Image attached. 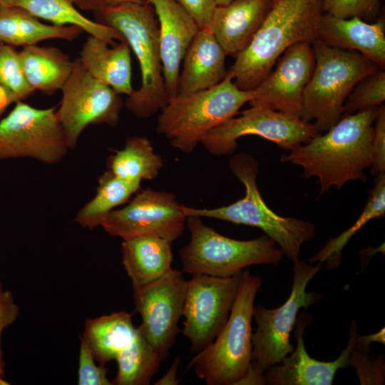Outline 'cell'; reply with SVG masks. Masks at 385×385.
<instances>
[{"label": "cell", "instance_id": "9a60e30c", "mask_svg": "<svg viewBox=\"0 0 385 385\" xmlns=\"http://www.w3.org/2000/svg\"><path fill=\"white\" fill-rule=\"evenodd\" d=\"M182 206L173 193L147 188L123 208L111 211L101 227L123 240L150 236L172 243L185 228L187 217Z\"/></svg>", "mask_w": 385, "mask_h": 385}, {"label": "cell", "instance_id": "9c48e42d", "mask_svg": "<svg viewBox=\"0 0 385 385\" xmlns=\"http://www.w3.org/2000/svg\"><path fill=\"white\" fill-rule=\"evenodd\" d=\"M294 265L292 289L286 302L274 309L261 304L254 307L253 319L257 326L252 336L251 367L262 375L294 350L290 334L299 309H307L321 297L315 292H307V287L322 264L314 265L299 260Z\"/></svg>", "mask_w": 385, "mask_h": 385}, {"label": "cell", "instance_id": "d4e9b609", "mask_svg": "<svg viewBox=\"0 0 385 385\" xmlns=\"http://www.w3.org/2000/svg\"><path fill=\"white\" fill-rule=\"evenodd\" d=\"M20 56L28 83L46 95L61 90L73 68L74 60L54 46H26Z\"/></svg>", "mask_w": 385, "mask_h": 385}, {"label": "cell", "instance_id": "ffe728a7", "mask_svg": "<svg viewBox=\"0 0 385 385\" xmlns=\"http://www.w3.org/2000/svg\"><path fill=\"white\" fill-rule=\"evenodd\" d=\"M274 0H233L217 6L208 29L227 55L236 56L250 42Z\"/></svg>", "mask_w": 385, "mask_h": 385}, {"label": "cell", "instance_id": "f546056e", "mask_svg": "<svg viewBox=\"0 0 385 385\" xmlns=\"http://www.w3.org/2000/svg\"><path fill=\"white\" fill-rule=\"evenodd\" d=\"M118 371L111 381L115 385H148L160 367L161 359L141 331L117 356Z\"/></svg>", "mask_w": 385, "mask_h": 385}, {"label": "cell", "instance_id": "ba28073f", "mask_svg": "<svg viewBox=\"0 0 385 385\" xmlns=\"http://www.w3.org/2000/svg\"><path fill=\"white\" fill-rule=\"evenodd\" d=\"M189 243L179 256L183 272L228 277L255 265H277L284 255L276 242L264 235L239 240L225 237L205 225L200 217L188 216Z\"/></svg>", "mask_w": 385, "mask_h": 385}, {"label": "cell", "instance_id": "7dc6e473", "mask_svg": "<svg viewBox=\"0 0 385 385\" xmlns=\"http://www.w3.org/2000/svg\"><path fill=\"white\" fill-rule=\"evenodd\" d=\"M0 384H9V383L4 380V376L0 375Z\"/></svg>", "mask_w": 385, "mask_h": 385}, {"label": "cell", "instance_id": "484cf974", "mask_svg": "<svg viewBox=\"0 0 385 385\" xmlns=\"http://www.w3.org/2000/svg\"><path fill=\"white\" fill-rule=\"evenodd\" d=\"M136 332L131 314L118 312L87 319L81 339L90 348L96 361L105 365L116 359L131 344Z\"/></svg>", "mask_w": 385, "mask_h": 385}, {"label": "cell", "instance_id": "8d00e7d4", "mask_svg": "<svg viewBox=\"0 0 385 385\" xmlns=\"http://www.w3.org/2000/svg\"><path fill=\"white\" fill-rule=\"evenodd\" d=\"M372 139V163L371 173L376 176L385 173V106L378 107L377 114L374 122Z\"/></svg>", "mask_w": 385, "mask_h": 385}, {"label": "cell", "instance_id": "ee69618b", "mask_svg": "<svg viewBox=\"0 0 385 385\" xmlns=\"http://www.w3.org/2000/svg\"><path fill=\"white\" fill-rule=\"evenodd\" d=\"M149 4V0H103V7L113 6L123 4Z\"/></svg>", "mask_w": 385, "mask_h": 385}, {"label": "cell", "instance_id": "cb8c5ba5", "mask_svg": "<svg viewBox=\"0 0 385 385\" xmlns=\"http://www.w3.org/2000/svg\"><path fill=\"white\" fill-rule=\"evenodd\" d=\"M82 31L75 26L43 24L16 6H0V43L24 48L48 39L73 41Z\"/></svg>", "mask_w": 385, "mask_h": 385}, {"label": "cell", "instance_id": "4fadbf2b", "mask_svg": "<svg viewBox=\"0 0 385 385\" xmlns=\"http://www.w3.org/2000/svg\"><path fill=\"white\" fill-rule=\"evenodd\" d=\"M242 272L228 277L194 274L188 280L181 332L190 341L192 351L206 348L223 329L237 294Z\"/></svg>", "mask_w": 385, "mask_h": 385}, {"label": "cell", "instance_id": "f1b7e54d", "mask_svg": "<svg viewBox=\"0 0 385 385\" xmlns=\"http://www.w3.org/2000/svg\"><path fill=\"white\" fill-rule=\"evenodd\" d=\"M163 165L149 139L141 135L127 138L123 148L112 155L108 162V170L115 176L138 182L155 178Z\"/></svg>", "mask_w": 385, "mask_h": 385}, {"label": "cell", "instance_id": "44dd1931", "mask_svg": "<svg viewBox=\"0 0 385 385\" xmlns=\"http://www.w3.org/2000/svg\"><path fill=\"white\" fill-rule=\"evenodd\" d=\"M226 56L208 27L200 29L183 58L178 94L206 90L220 83L227 73Z\"/></svg>", "mask_w": 385, "mask_h": 385}, {"label": "cell", "instance_id": "8992f818", "mask_svg": "<svg viewBox=\"0 0 385 385\" xmlns=\"http://www.w3.org/2000/svg\"><path fill=\"white\" fill-rule=\"evenodd\" d=\"M252 95V90L240 89L227 72L215 86L171 98L160 110L156 131L173 148L190 153L207 133L236 116Z\"/></svg>", "mask_w": 385, "mask_h": 385}, {"label": "cell", "instance_id": "8fae6325", "mask_svg": "<svg viewBox=\"0 0 385 385\" xmlns=\"http://www.w3.org/2000/svg\"><path fill=\"white\" fill-rule=\"evenodd\" d=\"M319 133L312 123L299 117L264 106H251L240 116L210 130L200 143L212 155H225L235 151L241 137L257 135L289 151Z\"/></svg>", "mask_w": 385, "mask_h": 385}, {"label": "cell", "instance_id": "7bdbcfd3", "mask_svg": "<svg viewBox=\"0 0 385 385\" xmlns=\"http://www.w3.org/2000/svg\"><path fill=\"white\" fill-rule=\"evenodd\" d=\"M75 5L81 9L86 11L101 10L103 7V0H73Z\"/></svg>", "mask_w": 385, "mask_h": 385}, {"label": "cell", "instance_id": "603a6c76", "mask_svg": "<svg viewBox=\"0 0 385 385\" xmlns=\"http://www.w3.org/2000/svg\"><path fill=\"white\" fill-rule=\"evenodd\" d=\"M122 263L133 289L147 284L172 269L171 243L155 237L123 240Z\"/></svg>", "mask_w": 385, "mask_h": 385}, {"label": "cell", "instance_id": "3957f363", "mask_svg": "<svg viewBox=\"0 0 385 385\" xmlns=\"http://www.w3.org/2000/svg\"><path fill=\"white\" fill-rule=\"evenodd\" d=\"M98 22L123 36L138 61L141 83L125 105L137 118H145L169 102L160 53L159 25L150 4H123L98 11Z\"/></svg>", "mask_w": 385, "mask_h": 385}, {"label": "cell", "instance_id": "277c9868", "mask_svg": "<svg viewBox=\"0 0 385 385\" xmlns=\"http://www.w3.org/2000/svg\"><path fill=\"white\" fill-rule=\"evenodd\" d=\"M233 175L243 184L245 196L236 202L213 209H197L183 205L186 217L214 218L261 229L273 240L294 264L299 260L302 245L315 235V226L309 221L276 214L264 201L257 187L259 165L250 154H235L229 161Z\"/></svg>", "mask_w": 385, "mask_h": 385}, {"label": "cell", "instance_id": "b9f144b4", "mask_svg": "<svg viewBox=\"0 0 385 385\" xmlns=\"http://www.w3.org/2000/svg\"><path fill=\"white\" fill-rule=\"evenodd\" d=\"M384 327H382L378 332L365 335L359 336L357 334L356 338V342L357 344L370 347V344L373 342H379L381 344H385V335H384Z\"/></svg>", "mask_w": 385, "mask_h": 385}, {"label": "cell", "instance_id": "7a4b0ae2", "mask_svg": "<svg viewBox=\"0 0 385 385\" xmlns=\"http://www.w3.org/2000/svg\"><path fill=\"white\" fill-rule=\"evenodd\" d=\"M323 0H274L249 44L235 56L227 72L241 90L252 91L272 70L291 46L317 37Z\"/></svg>", "mask_w": 385, "mask_h": 385}, {"label": "cell", "instance_id": "4dcf8cb0", "mask_svg": "<svg viewBox=\"0 0 385 385\" xmlns=\"http://www.w3.org/2000/svg\"><path fill=\"white\" fill-rule=\"evenodd\" d=\"M385 213V173L376 176L366 205L355 222L346 231L335 238L331 239L316 255L309 260V263L324 262L330 267H337L342 258V250L351 237L374 218L382 217Z\"/></svg>", "mask_w": 385, "mask_h": 385}, {"label": "cell", "instance_id": "5bb4252c", "mask_svg": "<svg viewBox=\"0 0 385 385\" xmlns=\"http://www.w3.org/2000/svg\"><path fill=\"white\" fill-rule=\"evenodd\" d=\"M187 283L183 271L172 268L160 278L133 289L134 304L142 319L138 327L161 360L175 342Z\"/></svg>", "mask_w": 385, "mask_h": 385}, {"label": "cell", "instance_id": "ac0fdd59", "mask_svg": "<svg viewBox=\"0 0 385 385\" xmlns=\"http://www.w3.org/2000/svg\"><path fill=\"white\" fill-rule=\"evenodd\" d=\"M149 4L158 21L163 75L170 100L178 95L181 63L200 27L175 0H149Z\"/></svg>", "mask_w": 385, "mask_h": 385}, {"label": "cell", "instance_id": "1f68e13d", "mask_svg": "<svg viewBox=\"0 0 385 385\" xmlns=\"http://www.w3.org/2000/svg\"><path fill=\"white\" fill-rule=\"evenodd\" d=\"M384 101L385 72L379 68L355 86L344 103L343 114L379 107Z\"/></svg>", "mask_w": 385, "mask_h": 385}, {"label": "cell", "instance_id": "f6af8a7d", "mask_svg": "<svg viewBox=\"0 0 385 385\" xmlns=\"http://www.w3.org/2000/svg\"><path fill=\"white\" fill-rule=\"evenodd\" d=\"M16 0H0V6H14Z\"/></svg>", "mask_w": 385, "mask_h": 385}, {"label": "cell", "instance_id": "30bf717a", "mask_svg": "<svg viewBox=\"0 0 385 385\" xmlns=\"http://www.w3.org/2000/svg\"><path fill=\"white\" fill-rule=\"evenodd\" d=\"M68 150L56 106L37 108L18 101L0 120V160L29 158L53 165Z\"/></svg>", "mask_w": 385, "mask_h": 385}, {"label": "cell", "instance_id": "52a82bcc", "mask_svg": "<svg viewBox=\"0 0 385 385\" xmlns=\"http://www.w3.org/2000/svg\"><path fill=\"white\" fill-rule=\"evenodd\" d=\"M312 45L315 63L303 93L302 119L314 120L315 129L322 133L339 120L355 86L379 67L356 51L329 46L317 39Z\"/></svg>", "mask_w": 385, "mask_h": 385}, {"label": "cell", "instance_id": "4316f807", "mask_svg": "<svg viewBox=\"0 0 385 385\" xmlns=\"http://www.w3.org/2000/svg\"><path fill=\"white\" fill-rule=\"evenodd\" d=\"M14 6L54 25L78 26L88 35L109 45H115V40L125 41L121 34L114 28L85 16L78 10L73 0H16Z\"/></svg>", "mask_w": 385, "mask_h": 385}, {"label": "cell", "instance_id": "2e32d148", "mask_svg": "<svg viewBox=\"0 0 385 385\" xmlns=\"http://www.w3.org/2000/svg\"><path fill=\"white\" fill-rule=\"evenodd\" d=\"M312 45L302 42L289 47L275 68L252 90L251 106H264L302 118L303 93L314 67Z\"/></svg>", "mask_w": 385, "mask_h": 385}, {"label": "cell", "instance_id": "e0dca14e", "mask_svg": "<svg viewBox=\"0 0 385 385\" xmlns=\"http://www.w3.org/2000/svg\"><path fill=\"white\" fill-rule=\"evenodd\" d=\"M311 321L305 313H300L296 322L294 335L297 346L280 361L264 373L265 384L269 385H332L337 370L348 364L357 336L354 321L349 330L347 346L334 361H322L312 358L306 351L304 331Z\"/></svg>", "mask_w": 385, "mask_h": 385}, {"label": "cell", "instance_id": "83f0119b", "mask_svg": "<svg viewBox=\"0 0 385 385\" xmlns=\"http://www.w3.org/2000/svg\"><path fill=\"white\" fill-rule=\"evenodd\" d=\"M140 183L122 179L106 170L98 179L96 195L78 211L76 222L89 230L101 226L111 211L128 202L139 190Z\"/></svg>", "mask_w": 385, "mask_h": 385}, {"label": "cell", "instance_id": "60d3db41", "mask_svg": "<svg viewBox=\"0 0 385 385\" xmlns=\"http://www.w3.org/2000/svg\"><path fill=\"white\" fill-rule=\"evenodd\" d=\"M18 101L19 98L11 91L0 83V120L6 108Z\"/></svg>", "mask_w": 385, "mask_h": 385}, {"label": "cell", "instance_id": "e575fe53", "mask_svg": "<svg viewBox=\"0 0 385 385\" xmlns=\"http://www.w3.org/2000/svg\"><path fill=\"white\" fill-rule=\"evenodd\" d=\"M370 347L355 345L351 352L347 366H353L361 384H384V363L369 355Z\"/></svg>", "mask_w": 385, "mask_h": 385}, {"label": "cell", "instance_id": "836d02e7", "mask_svg": "<svg viewBox=\"0 0 385 385\" xmlns=\"http://www.w3.org/2000/svg\"><path fill=\"white\" fill-rule=\"evenodd\" d=\"M381 0H323V12L338 18L357 16L366 21L374 19Z\"/></svg>", "mask_w": 385, "mask_h": 385}, {"label": "cell", "instance_id": "7c38bea8", "mask_svg": "<svg viewBox=\"0 0 385 385\" xmlns=\"http://www.w3.org/2000/svg\"><path fill=\"white\" fill-rule=\"evenodd\" d=\"M61 91L56 113L69 149L76 147L87 126L118 123L123 106L120 95L93 78L78 58L74 60L73 71Z\"/></svg>", "mask_w": 385, "mask_h": 385}, {"label": "cell", "instance_id": "bcb514c9", "mask_svg": "<svg viewBox=\"0 0 385 385\" xmlns=\"http://www.w3.org/2000/svg\"><path fill=\"white\" fill-rule=\"evenodd\" d=\"M233 0H215V2L217 4V6H222V5H226Z\"/></svg>", "mask_w": 385, "mask_h": 385}, {"label": "cell", "instance_id": "74e56055", "mask_svg": "<svg viewBox=\"0 0 385 385\" xmlns=\"http://www.w3.org/2000/svg\"><path fill=\"white\" fill-rule=\"evenodd\" d=\"M19 314V307L15 302L10 290L5 289L0 281V375L5 376L6 362L1 348V334L3 331L12 324Z\"/></svg>", "mask_w": 385, "mask_h": 385}, {"label": "cell", "instance_id": "5b68a950", "mask_svg": "<svg viewBox=\"0 0 385 385\" xmlns=\"http://www.w3.org/2000/svg\"><path fill=\"white\" fill-rule=\"evenodd\" d=\"M262 279L248 270L242 272L230 317L215 340L197 353L189 364L207 385H237L251 366L252 321Z\"/></svg>", "mask_w": 385, "mask_h": 385}, {"label": "cell", "instance_id": "f35d334b", "mask_svg": "<svg viewBox=\"0 0 385 385\" xmlns=\"http://www.w3.org/2000/svg\"><path fill=\"white\" fill-rule=\"evenodd\" d=\"M195 21L200 29L208 27L217 6L215 0H175Z\"/></svg>", "mask_w": 385, "mask_h": 385}, {"label": "cell", "instance_id": "6da1fadb", "mask_svg": "<svg viewBox=\"0 0 385 385\" xmlns=\"http://www.w3.org/2000/svg\"><path fill=\"white\" fill-rule=\"evenodd\" d=\"M378 107L342 114L324 134L319 133L306 143L280 158L303 168L307 178L317 177L319 195L332 187L342 188L353 180L366 182L364 170L372 163L374 122Z\"/></svg>", "mask_w": 385, "mask_h": 385}, {"label": "cell", "instance_id": "ab89813d", "mask_svg": "<svg viewBox=\"0 0 385 385\" xmlns=\"http://www.w3.org/2000/svg\"><path fill=\"white\" fill-rule=\"evenodd\" d=\"M180 359L178 357L173 362L169 370L154 384L155 385H177L178 380L177 379V372L180 364Z\"/></svg>", "mask_w": 385, "mask_h": 385}, {"label": "cell", "instance_id": "d6a6232c", "mask_svg": "<svg viewBox=\"0 0 385 385\" xmlns=\"http://www.w3.org/2000/svg\"><path fill=\"white\" fill-rule=\"evenodd\" d=\"M0 83L11 91L20 101L35 92L26 79L20 51L4 43H0Z\"/></svg>", "mask_w": 385, "mask_h": 385}, {"label": "cell", "instance_id": "7402d4cb", "mask_svg": "<svg viewBox=\"0 0 385 385\" xmlns=\"http://www.w3.org/2000/svg\"><path fill=\"white\" fill-rule=\"evenodd\" d=\"M130 51L125 41L110 47L106 41L88 35L78 59L93 78L108 85L118 94L129 96L134 91Z\"/></svg>", "mask_w": 385, "mask_h": 385}, {"label": "cell", "instance_id": "d590c367", "mask_svg": "<svg viewBox=\"0 0 385 385\" xmlns=\"http://www.w3.org/2000/svg\"><path fill=\"white\" fill-rule=\"evenodd\" d=\"M95 358L86 343L81 338L78 359L79 385H111L105 365H96Z\"/></svg>", "mask_w": 385, "mask_h": 385}, {"label": "cell", "instance_id": "d6986e66", "mask_svg": "<svg viewBox=\"0 0 385 385\" xmlns=\"http://www.w3.org/2000/svg\"><path fill=\"white\" fill-rule=\"evenodd\" d=\"M317 39L329 46L356 51L384 70V17L369 22L357 16L342 19L324 13L319 23Z\"/></svg>", "mask_w": 385, "mask_h": 385}]
</instances>
